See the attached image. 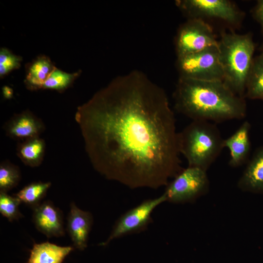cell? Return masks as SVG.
<instances>
[{
    "label": "cell",
    "instance_id": "24",
    "mask_svg": "<svg viewBox=\"0 0 263 263\" xmlns=\"http://www.w3.org/2000/svg\"><path fill=\"white\" fill-rule=\"evenodd\" d=\"M253 15L254 18L260 23L263 33V0L258 1L254 8Z\"/></svg>",
    "mask_w": 263,
    "mask_h": 263
},
{
    "label": "cell",
    "instance_id": "14",
    "mask_svg": "<svg viewBox=\"0 0 263 263\" xmlns=\"http://www.w3.org/2000/svg\"><path fill=\"white\" fill-rule=\"evenodd\" d=\"M242 191L263 195V147L248 162L237 183Z\"/></svg>",
    "mask_w": 263,
    "mask_h": 263
},
{
    "label": "cell",
    "instance_id": "25",
    "mask_svg": "<svg viewBox=\"0 0 263 263\" xmlns=\"http://www.w3.org/2000/svg\"><path fill=\"white\" fill-rule=\"evenodd\" d=\"M2 94L6 99H10L13 95V91L8 86H4L2 88Z\"/></svg>",
    "mask_w": 263,
    "mask_h": 263
},
{
    "label": "cell",
    "instance_id": "26",
    "mask_svg": "<svg viewBox=\"0 0 263 263\" xmlns=\"http://www.w3.org/2000/svg\"><path fill=\"white\" fill-rule=\"evenodd\" d=\"M262 54L263 55V50H262Z\"/></svg>",
    "mask_w": 263,
    "mask_h": 263
},
{
    "label": "cell",
    "instance_id": "4",
    "mask_svg": "<svg viewBox=\"0 0 263 263\" xmlns=\"http://www.w3.org/2000/svg\"><path fill=\"white\" fill-rule=\"evenodd\" d=\"M224 140L216 125L204 120H192L178 132L180 153L188 166L206 171L224 148Z\"/></svg>",
    "mask_w": 263,
    "mask_h": 263
},
{
    "label": "cell",
    "instance_id": "10",
    "mask_svg": "<svg viewBox=\"0 0 263 263\" xmlns=\"http://www.w3.org/2000/svg\"><path fill=\"white\" fill-rule=\"evenodd\" d=\"M33 209L32 220L38 230L48 238L65 235L63 213L52 202L44 201Z\"/></svg>",
    "mask_w": 263,
    "mask_h": 263
},
{
    "label": "cell",
    "instance_id": "13",
    "mask_svg": "<svg viewBox=\"0 0 263 263\" xmlns=\"http://www.w3.org/2000/svg\"><path fill=\"white\" fill-rule=\"evenodd\" d=\"M250 129L249 122L245 121L231 135L224 140V147L230 152V167L238 168L246 162L250 149Z\"/></svg>",
    "mask_w": 263,
    "mask_h": 263
},
{
    "label": "cell",
    "instance_id": "20",
    "mask_svg": "<svg viewBox=\"0 0 263 263\" xmlns=\"http://www.w3.org/2000/svg\"><path fill=\"white\" fill-rule=\"evenodd\" d=\"M79 72L71 74L55 67L44 83L42 89L63 92L79 76Z\"/></svg>",
    "mask_w": 263,
    "mask_h": 263
},
{
    "label": "cell",
    "instance_id": "21",
    "mask_svg": "<svg viewBox=\"0 0 263 263\" xmlns=\"http://www.w3.org/2000/svg\"><path fill=\"white\" fill-rule=\"evenodd\" d=\"M21 178L19 168L10 162L0 165V192L7 193L19 184Z\"/></svg>",
    "mask_w": 263,
    "mask_h": 263
},
{
    "label": "cell",
    "instance_id": "22",
    "mask_svg": "<svg viewBox=\"0 0 263 263\" xmlns=\"http://www.w3.org/2000/svg\"><path fill=\"white\" fill-rule=\"evenodd\" d=\"M21 203L17 197L10 196L7 193L0 192V213L9 222L17 220L22 217L19 210Z\"/></svg>",
    "mask_w": 263,
    "mask_h": 263
},
{
    "label": "cell",
    "instance_id": "6",
    "mask_svg": "<svg viewBox=\"0 0 263 263\" xmlns=\"http://www.w3.org/2000/svg\"><path fill=\"white\" fill-rule=\"evenodd\" d=\"M209 189L207 171L197 167L188 166L183 168L168 184L163 193L166 202L183 204L195 201L206 195Z\"/></svg>",
    "mask_w": 263,
    "mask_h": 263
},
{
    "label": "cell",
    "instance_id": "2",
    "mask_svg": "<svg viewBox=\"0 0 263 263\" xmlns=\"http://www.w3.org/2000/svg\"><path fill=\"white\" fill-rule=\"evenodd\" d=\"M173 98L175 109L192 120L222 122L243 119L246 114L244 98L223 81L179 77Z\"/></svg>",
    "mask_w": 263,
    "mask_h": 263
},
{
    "label": "cell",
    "instance_id": "16",
    "mask_svg": "<svg viewBox=\"0 0 263 263\" xmlns=\"http://www.w3.org/2000/svg\"><path fill=\"white\" fill-rule=\"evenodd\" d=\"M55 68L48 56H38L28 68L25 79L26 87L31 90L42 89L44 83Z\"/></svg>",
    "mask_w": 263,
    "mask_h": 263
},
{
    "label": "cell",
    "instance_id": "12",
    "mask_svg": "<svg viewBox=\"0 0 263 263\" xmlns=\"http://www.w3.org/2000/svg\"><path fill=\"white\" fill-rule=\"evenodd\" d=\"M6 134L14 139L24 140L39 137L45 126L42 121L29 112L13 116L4 126Z\"/></svg>",
    "mask_w": 263,
    "mask_h": 263
},
{
    "label": "cell",
    "instance_id": "7",
    "mask_svg": "<svg viewBox=\"0 0 263 263\" xmlns=\"http://www.w3.org/2000/svg\"><path fill=\"white\" fill-rule=\"evenodd\" d=\"M165 202L166 198L163 193L156 198L146 200L128 210L116 220L108 238L99 245L105 246L113 240L146 230L152 222L151 215L153 210Z\"/></svg>",
    "mask_w": 263,
    "mask_h": 263
},
{
    "label": "cell",
    "instance_id": "17",
    "mask_svg": "<svg viewBox=\"0 0 263 263\" xmlns=\"http://www.w3.org/2000/svg\"><path fill=\"white\" fill-rule=\"evenodd\" d=\"M45 151V143L37 137L26 139L17 147V155L26 166L37 167L42 163Z\"/></svg>",
    "mask_w": 263,
    "mask_h": 263
},
{
    "label": "cell",
    "instance_id": "1",
    "mask_svg": "<svg viewBox=\"0 0 263 263\" xmlns=\"http://www.w3.org/2000/svg\"><path fill=\"white\" fill-rule=\"evenodd\" d=\"M89 159L132 189L166 186L183 169L166 93L138 70L117 76L75 114Z\"/></svg>",
    "mask_w": 263,
    "mask_h": 263
},
{
    "label": "cell",
    "instance_id": "23",
    "mask_svg": "<svg viewBox=\"0 0 263 263\" xmlns=\"http://www.w3.org/2000/svg\"><path fill=\"white\" fill-rule=\"evenodd\" d=\"M21 57L6 48L0 51V76L3 77L20 65Z\"/></svg>",
    "mask_w": 263,
    "mask_h": 263
},
{
    "label": "cell",
    "instance_id": "18",
    "mask_svg": "<svg viewBox=\"0 0 263 263\" xmlns=\"http://www.w3.org/2000/svg\"><path fill=\"white\" fill-rule=\"evenodd\" d=\"M245 97L263 100V55L253 59L246 83Z\"/></svg>",
    "mask_w": 263,
    "mask_h": 263
},
{
    "label": "cell",
    "instance_id": "19",
    "mask_svg": "<svg viewBox=\"0 0 263 263\" xmlns=\"http://www.w3.org/2000/svg\"><path fill=\"white\" fill-rule=\"evenodd\" d=\"M51 186L50 182H35L25 186L14 195L33 209L41 203V200Z\"/></svg>",
    "mask_w": 263,
    "mask_h": 263
},
{
    "label": "cell",
    "instance_id": "5",
    "mask_svg": "<svg viewBox=\"0 0 263 263\" xmlns=\"http://www.w3.org/2000/svg\"><path fill=\"white\" fill-rule=\"evenodd\" d=\"M218 46L177 57L176 66L179 77L223 81L224 73L219 60Z\"/></svg>",
    "mask_w": 263,
    "mask_h": 263
},
{
    "label": "cell",
    "instance_id": "8",
    "mask_svg": "<svg viewBox=\"0 0 263 263\" xmlns=\"http://www.w3.org/2000/svg\"><path fill=\"white\" fill-rule=\"evenodd\" d=\"M175 4L188 19H216L237 25L244 15L233 2L228 0H177Z\"/></svg>",
    "mask_w": 263,
    "mask_h": 263
},
{
    "label": "cell",
    "instance_id": "11",
    "mask_svg": "<svg viewBox=\"0 0 263 263\" xmlns=\"http://www.w3.org/2000/svg\"><path fill=\"white\" fill-rule=\"evenodd\" d=\"M93 224V217L91 212L79 208L73 202L71 203L66 230L75 248L83 251L87 247Z\"/></svg>",
    "mask_w": 263,
    "mask_h": 263
},
{
    "label": "cell",
    "instance_id": "3",
    "mask_svg": "<svg viewBox=\"0 0 263 263\" xmlns=\"http://www.w3.org/2000/svg\"><path fill=\"white\" fill-rule=\"evenodd\" d=\"M218 48L223 82L235 94L244 98L254 59L255 44L252 36L224 32L218 41Z\"/></svg>",
    "mask_w": 263,
    "mask_h": 263
},
{
    "label": "cell",
    "instance_id": "9",
    "mask_svg": "<svg viewBox=\"0 0 263 263\" xmlns=\"http://www.w3.org/2000/svg\"><path fill=\"white\" fill-rule=\"evenodd\" d=\"M218 45L211 27L200 19H188L179 28L175 39L177 57Z\"/></svg>",
    "mask_w": 263,
    "mask_h": 263
},
{
    "label": "cell",
    "instance_id": "15",
    "mask_svg": "<svg viewBox=\"0 0 263 263\" xmlns=\"http://www.w3.org/2000/svg\"><path fill=\"white\" fill-rule=\"evenodd\" d=\"M73 246H60L49 242L34 243L27 263H63L74 250Z\"/></svg>",
    "mask_w": 263,
    "mask_h": 263
}]
</instances>
